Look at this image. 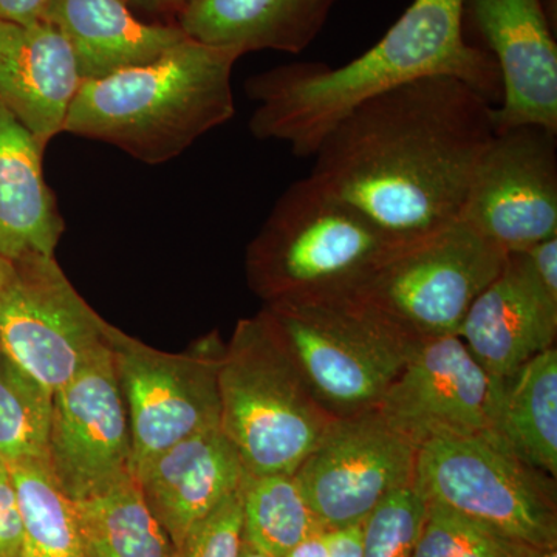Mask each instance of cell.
<instances>
[{"label":"cell","instance_id":"ac0fdd59","mask_svg":"<svg viewBox=\"0 0 557 557\" xmlns=\"http://www.w3.org/2000/svg\"><path fill=\"white\" fill-rule=\"evenodd\" d=\"M81 78L67 40L40 21H0V106L44 148L64 132Z\"/></svg>","mask_w":557,"mask_h":557},{"label":"cell","instance_id":"836d02e7","mask_svg":"<svg viewBox=\"0 0 557 557\" xmlns=\"http://www.w3.org/2000/svg\"><path fill=\"white\" fill-rule=\"evenodd\" d=\"M284 557H333L332 533L321 531L289 549Z\"/></svg>","mask_w":557,"mask_h":557},{"label":"cell","instance_id":"ab89813d","mask_svg":"<svg viewBox=\"0 0 557 557\" xmlns=\"http://www.w3.org/2000/svg\"><path fill=\"white\" fill-rule=\"evenodd\" d=\"M0 461H2V460H0Z\"/></svg>","mask_w":557,"mask_h":557},{"label":"cell","instance_id":"7a4b0ae2","mask_svg":"<svg viewBox=\"0 0 557 557\" xmlns=\"http://www.w3.org/2000/svg\"><path fill=\"white\" fill-rule=\"evenodd\" d=\"M437 75L463 81L493 106L500 102L496 62L465 38V0H413L372 49L341 67L298 62L251 76L245 83L256 102L249 131L313 157L329 132L366 101Z\"/></svg>","mask_w":557,"mask_h":557},{"label":"cell","instance_id":"e575fe53","mask_svg":"<svg viewBox=\"0 0 557 557\" xmlns=\"http://www.w3.org/2000/svg\"><path fill=\"white\" fill-rule=\"evenodd\" d=\"M129 9L143 11L152 16H180L186 0H123Z\"/></svg>","mask_w":557,"mask_h":557},{"label":"cell","instance_id":"ba28073f","mask_svg":"<svg viewBox=\"0 0 557 557\" xmlns=\"http://www.w3.org/2000/svg\"><path fill=\"white\" fill-rule=\"evenodd\" d=\"M507 252L461 219L399 242L350 292L418 338L458 335Z\"/></svg>","mask_w":557,"mask_h":557},{"label":"cell","instance_id":"7c38bea8","mask_svg":"<svg viewBox=\"0 0 557 557\" xmlns=\"http://www.w3.org/2000/svg\"><path fill=\"white\" fill-rule=\"evenodd\" d=\"M458 219L507 255L556 236L557 134L539 126L496 132Z\"/></svg>","mask_w":557,"mask_h":557},{"label":"cell","instance_id":"2e32d148","mask_svg":"<svg viewBox=\"0 0 557 557\" xmlns=\"http://www.w3.org/2000/svg\"><path fill=\"white\" fill-rule=\"evenodd\" d=\"M557 299L548 295L523 252H509L504 269L469 307L458 335L498 386L542 351L555 347Z\"/></svg>","mask_w":557,"mask_h":557},{"label":"cell","instance_id":"8d00e7d4","mask_svg":"<svg viewBox=\"0 0 557 557\" xmlns=\"http://www.w3.org/2000/svg\"><path fill=\"white\" fill-rule=\"evenodd\" d=\"M523 557H557V545H553V547L531 548Z\"/></svg>","mask_w":557,"mask_h":557},{"label":"cell","instance_id":"74e56055","mask_svg":"<svg viewBox=\"0 0 557 557\" xmlns=\"http://www.w3.org/2000/svg\"><path fill=\"white\" fill-rule=\"evenodd\" d=\"M10 260L0 258V288H2L3 278H5L7 270H9Z\"/></svg>","mask_w":557,"mask_h":557},{"label":"cell","instance_id":"277c9868","mask_svg":"<svg viewBox=\"0 0 557 557\" xmlns=\"http://www.w3.org/2000/svg\"><path fill=\"white\" fill-rule=\"evenodd\" d=\"M220 429L249 474H293L338 417L289 357L265 311L240 319L219 369Z\"/></svg>","mask_w":557,"mask_h":557},{"label":"cell","instance_id":"cb8c5ba5","mask_svg":"<svg viewBox=\"0 0 557 557\" xmlns=\"http://www.w3.org/2000/svg\"><path fill=\"white\" fill-rule=\"evenodd\" d=\"M22 519L21 557H87L75 502L44 460L7 463Z\"/></svg>","mask_w":557,"mask_h":557},{"label":"cell","instance_id":"ffe728a7","mask_svg":"<svg viewBox=\"0 0 557 557\" xmlns=\"http://www.w3.org/2000/svg\"><path fill=\"white\" fill-rule=\"evenodd\" d=\"M44 148L0 106V258L54 256L65 231L44 175Z\"/></svg>","mask_w":557,"mask_h":557},{"label":"cell","instance_id":"e0dca14e","mask_svg":"<svg viewBox=\"0 0 557 557\" xmlns=\"http://www.w3.org/2000/svg\"><path fill=\"white\" fill-rule=\"evenodd\" d=\"M247 474L222 429L183 440L135 472L143 497L175 548L208 518Z\"/></svg>","mask_w":557,"mask_h":557},{"label":"cell","instance_id":"8992f818","mask_svg":"<svg viewBox=\"0 0 557 557\" xmlns=\"http://www.w3.org/2000/svg\"><path fill=\"white\" fill-rule=\"evenodd\" d=\"M319 401L338 418L379 408L423 338L351 292L263 306Z\"/></svg>","mask_w":557,"mask_h":557},{"label":"cell","instance_id":"4dcf8cb0","mask_svg":"<svg viewBox=\"0 0 557 557\" xmlns=\"http://www.w3.org/2000/svg\"><path fill=\"white\" fill-rule=\"evenodd\" d=\"M552 298L557 299V234L522 251Z\"/></svg>","mask_w":557,"mask_h":557},{"label":"cell","instance_id":"f1b7e54d","mask_svg":"<svg viewBox=\"0 0 557 557\" xmlns=\"http://www.w3.org/2000/svg\"><path fill=\"white\" fill-rule=\"evenodd\" d=\"M242 545L240 487L222 502L183 542L180 557H239Z\"/></svg>","mask_w":557,"mask_h":557},{"label":"cell","instance_id":"30bf717a","mask_svg":"<svg viewBox=\"0 0 557 557\" xmlns=\"http://www.w3.org/2000/svg\"><path fill=\"white\" fill-rule=\"evenodd\" d=\"M108 329L54 256L9 263L0 288V351L53 394L108 347Z\"/></svg>","mask_w":557,"mask_h":557},{"label":"cell","instance_id":"d4e9b609","mask_svg":"<svg viewBox=\"0 0 557 557\" xmlns=\"http://www.w3.org/2000/svg\"><path fill=\"white\" fill-rule=\"evenodd\" d=\"M242 539L273 557L325 531L295 474H245L240 485Z\"/></svg>","mask_w":557,"mask_h":557},{"label":"cell","instance_id":"5b68a950","mask_svg":"<svg viewBox=\"0 0 557 557\" xmlns=\"http://www.w3.org/2000/svg\"><path fill=\"white\" fill-rule=\"evenodd\" d=\"M399 242L309 175L285 189L249 244L248 285L263 306L350 292Z\"/></svg>","mask_w":557,"mask_h":557},{"label":"cell","instance_id":"f35d334b","mask_svg":"<svg viewBox=\"0 0 557 557\" xmlns=\"http://www.w3.org/2000/svg\"><path fill=\"white\" fill-rule=\"evenodd\" d=\"M190 2V0H186V3Z\"/></svg>","mask_w":557,"mask_h":557},{"label":"cell","instance_id":"44dd1931","mask_svg":"<svg viewBox=\"0 0 557 557\" xmlns=\"http://www.w3.org/2000/svg\"><path fill=\"white\" fill-rule=\"evenodd\" d=\"M335 0H190L178 25L189 38L233 50L300 53L313 42Z\"/></svg>","mask_w":557,"mask_h":557},{"label":"cell","instance_id":"d6986e66","mask_svg":"<svg viewBox=\"0 0 557 557\" xmlns=\"http://www.w3.org/2000/svg\"><path fill=\"white\" fill-rule=\"evenodd\" d=\"M42 21L67 40L83 81L148 64L188 38L180 25L137 20L123 0H47Z\"/></svg>","mask_w":557,"mask_h":557},{"label":"cell","instance_id":"d6a6232c","mask_svg":"<svg viewBox=\"0 0 557 557\" xmlns=\"http://www.w3.org/2000/svg\"><path fill=\"white\" fill-rule=\"evenodd\" d=\"M332 533L333 557H361V525Z\"/></svg>","mask_w":557,"mask_h":557},{"label":"cell","instance_id":"52a82bcc","mask_svg":"<svg viewBox=\"0 0 557 557\" xmlns=\"http://www.w3.org/2000/svg\"><path fill=\"white\" fill-rule=\"evenodd\" d=\"M413 486L428 504L453 509L528 547L557 545L556 479L525 463L497 435L421 443Z\"/></svg>","mask_w":557,"mask_h":557},{"label":"cell","instance_id":"9a60e30c","mask_svg":"<svg viewBox=\"0 0 557 557\" xmlns=\"http://www.w3.org/2000/svg\"><path fill=\"white\" fill-rule=\"evenodd\" d=\"M502 81L496 132L539 126L557 134V46L544 0H465Z\"/></svg>","mask_w":557,"mask_h":557},{"label":"cell","instance_id":"4316f807","mask_svg":"<svg viewBox=\"0 0 557 557\" xmlns=\"http://www.w3.org/2000/svg\"><path fill=\"white\" fill-rule=\"evenodd\" d=\"M531 548L453 509L428 504L413 557H523Z\"/></svg>","mask_w":557,"mask_h":557},{"label":"cell","instance_id":"7402d4cb","mask_svg":"<svg viewBox=\"0 0 557 557\" xmlns=\"http://www.w3.org/2000/svg\"><path fill=\"white\" fill-rule=\"evenodd\" d=\"M496 435L525 463L557 475V350L542 351L508 381Z\"/></svg>","mask_w":557,"mask_h":557},{"label":"cell","instance_id":"83f0119b","mask_svg":"<svg viewBox=\"0 0 557 557\" xmlns=\"http://www.w3.org/2000/svg\"><path fill=\"white\" fill-rule=\"evenodd\" d=\"M428 504L417 487H399L361 523V557H413Z\"/></svg>","mask_w":557,"mask_h":557},{"label":"cell","instance_id":"3957f363","mask_svg":"<svg viewBox=\"0 0 557 557\" xmlns=\"http://www.w3.org/2000/svg\"><path fill=\"white\" fill-rule=\"evenodd\" d=\"M239 58L188 36L148 64L84 79L64 132L108 143L150 166L168 163L233 119L231 78Z\"/></svg>","mask_w":557,"mask_h":557},{"label":"cell","instance_id":"4fadbf2b","mask_svg":"<svg viewBox=\"0 0 557 557\" xmlns=\"http://www.w3.org/2000/svg\"><path fill=\"white\" fill-rule=\"evenodd\" d=\"M505 386L460 336H432L417 344L376 409L417 446L448 435H496Z\"/></svg>","mask_w":557,"mask_h":557},{"label":"cell","instance_id":"603a6c76","mask_svg":"<svg viewBox=\"0 0 557 557\" xmlns=\"http://www.w3.org/2000/svg\"><path fill=\"white\" fill-rule=\"evenodd\" d=\"M75 507L87 557H180L134 475Z\"/></svg>","mask_w":557,"mask_h":557},{"label":"cell","instance_id":"9c48e42d","mask_svg":"<svg viewBox=\"0 0 557 557\" xmlns=\"http://www.w3.org/2000/svg\"><path fill=\"white\" fill-rule=\"evenodd\" d=\"M108 348L129 417L132 475L183 440L220 429L219 333L168 354L109 324Z\"/></svg>","mask_w":557,"mask_h":557},{"label":"cell","instance_id":"484cf974","mask_svg":"<svg viewBox=\"0 0 557 557\" xmlns=\"http://www.w3.org/2000/svg\"><path fill=\"white\" fill-rule=\"evenodd\" d=\"M53 392L0 351V460L47 461Z\"/></svg>","mask_w":557,"mask_h":557},{"label":"cell","instance_id":"f546056e","mask_svg":"<svg viewBox=\"0 0 557 557\" xmlns=\"http://www.w3.org/2000/svg\"><path fill=\"white\" fill-rule=\"evenodd\" d=\"M22 519L7 463L0 461V557H21Z\"/></svg>","mask_w":557,"mask_h":557},{"label":"cell","instance_id":"d590c367","mask_svg":"<svg viewBox=\"0 0 557 557\" xmlns=\"http://www.w3.org/2000/svg\"><path fill=\"white\" fill-rule=\"evenodd\" d=\"M239 557H273L263 553L262 549L256 548L255 545L242 539Z\"/></svg>","mask_w":557,"mask_h":557},{"label":"cell","instance_id":"1f68e13d","mask_svg":"<svg viewBox=\"0 0 557 557\" xmlns=\"http://www.w3.org/2000/svg\"><path fill=\"white\" fill-rule=\"evenodd\" d=\"M47 0H0V21L35 24L42 21Z\"/></svg>","mask_w":557,"mask_h":557},{"label":"cell","instance_id":"5bb4252c","mask_svg":"<svg viewBox=\"0 0 557 557\" xmlns=\"http://www.w3.org/2000/svg\"><path fill=\"white\" fill-rule=\"evenodd\" d=\"M131 461L129 417L106 347L54 392L47 465L78 502L129 478Z\"/></svg>","mask_w":557,"mask_h":557},{"label":"cell","instance_id":"6da1fadb","mask_svg":"<svg viewBox=\"0 0 557 557\" xmlns=\"http://www.w3.org/2000/svg\"><path fill=\"white\" fill-rule=\"evenodd\" d=\"M494 108L454 76L412 81L339 121L314 152L310 177L395 239L426 236L460 215L496 135Z\"/></svg>","mask_w":557,"mask_h":557},{"label":"cell","instance_id":"8fae6325","mask_svg":"<svg viewBox=\"0 0 557 557\" xmlns=\"http://www.w3.org/2000/svg\"><path fill=\"white\" fill-rule=\"evenodd\" d=\"M417 450L373 409L339 418L293 474L322 528L346 530L361 525L394 491L412 485Z\"/></svg>","mask_w":557,"mask_h":557}]
</instances>
